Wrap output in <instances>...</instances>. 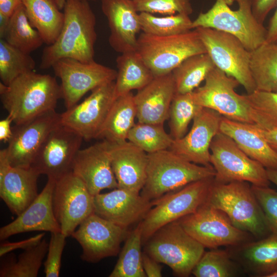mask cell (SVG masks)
Wrapping results in <instances>:
<instances>
[{
	"label": "cell",
	"instance_id": "obj_57",
	"mask_svg": "<svg viewBox=\"0 0 277 277\" xmlns=\"http://www.w3.org/2000/svg\"><path fill=\"white\" fill-rule=\"evenodd\" d=\"M83 1H89L90 0H83Z\"/></svg>",
	"mask_w": 277,
	"mask_h": 277
},
{
	"label": "cell",
	"instance_id": "obj_17",
	"mask_svg": "<svg viewBox=\"0 0 277 277\" xmlns=\"http://www.w3.org/2000/svg\"><path fill=\"white\" fill-rule=\"evenodd\" d=\"M61 124V115L51 111L12 127L13 134L3 150L13 167L31 166L36 155L49 134Z\"/></svg>",
	"mask_w": 277,
	"mask_h": 277
},
{
	"label": "cell",
	"instance_id": "obj_8",
	"mask_svg": "<svg viewBox=\"0 0 277 277\" xmlns=\"http://www.w3.org/2000/svg\"><path fill=\"white\" fill-rule=\"evenodd\" d=\"M214 179L192 182L152 202L154 207L140 222L143 243L164 226L196 212L206 202Z\"/></svg>",
	"mask_w": 277,
	"mask_h": 277
},
{
	"label": "cell",
	"instance_id": "obj_2",
	"mask_svg": "<svg viewBox=\"0 0 277 277\" xmlns=\"http://www.w3.org/2000/svg\"><path fill=\"white\" fill-rule=\"evenodd\" d=\"M0 98L13 123L20 125L55 110L62 91L54 77L32 71L8 85L1 82Z\"/></svg>",
	"mask_w": 277,
	"mask_h": 277
},
{
	"label": "cell",
	"instance_id": "obj_35",
	"mask_svg": "<svg viewBox=\"0 0 277 277\" xmlns=\"http://www.w3.org/2000/svg\"><path fill=\"white\" fill-rule=\"evenodd\" d=\"M140 223L129 231L118 260L109 277H145L142 264L143 244Z\"/></svg>",
	"mask_w": 277,
	"mask_h": 277
},
{
	"label": "cell",
	"instance_id": "obj_45",
	"mask_svg": "<svg viewBox=\"0 0 277 277\" xmlns=\"http://www.w3.org/2000/svg\"><path fill=\"white\" fill-rule=\"evenodd\" d=\"M271 232H277V191L268 187L251 185Z\"/></svg>",
	"mask_w": 277,
	"mask_h": 277
},
{
	"label": "cell",
	"instance_id": "obj_18",
	"mask_svg": "<svg viewBox=\"0 0 277 277\" xmlns=\"http://www.w3.org/2000/svg\"><path fill=\"white\" fill-rule=\"evenodd\" d=\"M83 138L61 124L47 136L31 167L41 175L57 180L72 170Z\"/></svg>",
	"mask_w": 277,
	"mask_h": 277
},
{
	"label": "cell",
	"instance_id": "obj_26",
	"mask_svg": "<svg viewBox=\"0 0 277 277\" xmlns=\"http://www.w3.org/2000/svg\"><path fill=\"white\" fill-rule=\"evenodd\" d=\"M111 156L118 188L140 193L147 178L148 154L126 141L112 143Z\"/></svg>",
	"mask_w": 277,
	"mask_h": 277
},
{
	"label": "cell",
	"instance_id": "obj_38",
	"mask_svg": "<svg viewBox=\"0 0 277 277\" xmlns=\"http://www.w3.org/2000/svg\"><path fill=\"white\" fill-rule=\"evenodd\" d=\"M140 20L143 32L158 36H167L184 33L192 28L189 15L177 13L158 17L153 14L140 12Z\"/></svg>",
	"mask_w": 277,
	"mask_h": 277
},
{
	"label": "cell",
	"instance_id": "obj_42",
	"mask_svg": "<svg viewBox=\"0 0 277 277\" xmlns=\"http://www.w3.org/2000/svg\"><path fill=\"white\" fill-rule=\"evenodd\" d=\"M245 96L251 108L254 124L277 127V92L255 90Z\"/></svg>",
	"mask_w": 277,
	"mask_h": 277
},
{
	"label": "cell",
	"instance_id": "obj_54",
	"mask_svg": "<svg viewBox=\"0 0 277 277\" xmlns=\"http://www.w3.org/2000/svg\"><path fill=\"white\" fill-rule=\"evenodd\" d=\"M9 19V17L0 13V35L4 32Z\"/></svg>",
	"mask_w": 277,
	"mask_h": 277
},
{
	"label": "cell",
	"instance_id": "obj_48",
	"mask_svg": "<svg viewBox=\"0 0 277 277\" xmlns=\"http://www.w3.org/2000/svg\"><path fill=\"white\" fill-rule=\"evenodd\" d=\"M159 263L145 251L143 252L142 264L146 276L161 277L162 276V267Z\"/></svg>",
	"mask_w": 277,
	"mask_h": 277
},
{
	"label": "cell",
	"instance_id": "obj_52",
	"mask_svg": "<svg viewBox=\"0 0 277 277\" xmlns=\"http://www.w3.org/2000/svg\"><path fill=\"white\" fill-rule=\"evenodd\" d=\"M275 8V11L270 18L267 28V43H277V5Z\"/></svg>",
	"mask_w": 277,
	"mask_h": 277
},
{
	"label": "cell",
	"instance_id": "obj_34",
	"mask_svg": "<svg viewBox=\"0 0 277 277\" xmlns=\"http://www.w3.org/2000/svg\"><path fill=\"white\" fill-rule=\"evenodd\" d=\"M215 67L207 53L194 54L186 58L172 71L176 93L185 94L192 92Z\"/></svg>",
	"mask_w": 277,
	"mask_h": 277
},
{
	"label": "cell",
	"instance_id": "obj_21",
	"mask_svg": "<svg viewBox=\"0 0 277 277\" xmlns=\"http://www.w3.org/2000/svg\"><path fill=\"white\" fill-rule=\"evenodd\" d=\"M93 204L96 214L126 228L141 222L153 206L140 193L118 188L94 196Z\"/></svg>",
	"mask_w": 277,
	"mask_h": 277
},
{
	"label": "cell",
	"instance_id": "obj_28",
	"mask_svg": "<svg viewBox=\"0 0 277 277\" xmlns=\"http://www.w3.org/2000/svg\"><path fill=\"white\" fill-rule=\"evenodd\" d=\"M220 131L230 137L248 156L266 169L277 170V153L252 124L222 116Z\"/></svg>",
	"mask_w": 277,
	"mask_h": 277
},
{
	"label": "cell",
	"instance_id": "obj_31",
	"mask_svg": "<svg viewBox=\"0 0 277 277\" xmlns=\"http://www.w3.org/2000/svg\"><path fill=\"white\" fill-rule=\"evenodd\" d=\"M136 108L132 92L118 96L110 110L98 139L120 144L127 141L130 130L135 125Z\"/></svg>",
	"mask_w": 277,
	"mask_h": 277
},
{
	"label": "cell",
	"instance_id": "obj_23",
	"mask_svg": "<svg viewBox=\"0 0 277 277\" xmlns=\"http://www.w3.org/2000/svg\"><path fill=\"white\" fill-rule=\"evenodd\" d=\"M56 180L48 177L47 182L36 198L12 222L0 229V240L21 233L43 231L61 232L54 213L53 194Z\"/></svg>",
	"mask_w": 277,
	"mask_h": 277
},
{
	"label": "cell",
	"instance_id": "obj_33",
	"mask_svg": "<svg viewBox=\"0 0 277 277\" xmlns=\"http://www.w3.org/2000/svg\"><path fill=\"white\" fill-rule=\"evenodd\" d=\"M0 37L11 45L28 54L44 43L39 33L30 24L23 4L9 17Z\"/></svg>",
	"mask_w": 277,
	"mask_h": 277
},
{
	"label": "cell",
	"instance_id": "obj_15",
	"mask_svg": "<svg viewBox=\"0 0 277 277\" xmlns=\"http://www.w3.org/2000/svg\"><path fill=\"white\" fill-rule=\"evenodd\" d=\"M52 201L55 216L67 238L94 213L93 196L72 171L56 180Z\"/></svg>",
	"mask_w": 277,
	"mask_h": 277
},
{
	"label": "cell",
	"instance_id": "obj_49",
	"mask_svg": "<svg viewBox=\"0 0 277 277\" xmlns=\"http://www.w3.org/2000/svg\"><path fill=\"white\" fill-rule=\"evenodd\" d=\"M252 125L266 140L271 148L277 153V127H264L256 124Z\"/></svg>",
	"mask_w": 277,
	"mask_h": 277
},
{
	"label": "cell",
	"instance_id": "obj_3",
	"mask_svg": "<svg viewBox=\"0 0 277 277\" xmlns=\"http://www.w3.org/2000/svg\"><path fill=\"white\" fill-rule=\"evenodd\" d=\"M224 212L237 228L262 239L271 233L263 211L248 182L213 181L205 202Z\"/></svg>",
	"mask_w": 277,
	"mask_h": 277
},
{
	"label": "cell",
	"instance_id": "obj_4",
	"mask_svg": "<svg viewBox=\"0 0 277 277\" xmlns=\"http://www.w3.org/2000/svg\"><path fill=\"white\" fill-rule=\"evenodd\" d=\"M215 175L212 165L192 163L169 149L148 153L147 178L140 194L152 202L190 183Z\"/></svg>",
	"mask_w": 277,
	"mask_h": 277
},
{
	"label": "cell",
	"instance_id": "obj_22",
	"mask_svg": "<svg viewBox=\"0 0 277 277\" xmlns=\"http://www.w3.org/2000/svg\"><path fill=\"white\" fill-rule=\"evenodd\" d=\"M40 175L32 167L11 166L3 150L0 151V196L13 214H20L38 196Z\"/></svg>",
	"mask_w": 277,
	"mask_h": 277
},
{
	"label": "cell",
	"instance_id": "obj_9",
	"mask_svg": "<svg viewBox=\"0 0 277 277\" xmlns=\"http://www.w3.org/2000/svg\"><path fill=\"white\" fill-rule=\"evenodd\" d=\"M210 150L215 182H246L255 186H269L270 182L266 168L248 156L227 135L219 132L211 142Z\"/></svg>",
	"mask_w": 277,
	"mask_h": 277
},
{
	"label": "cell",
	"instance_id": "obj_7",
	"mask_svg": "<svg viewBox=\"0 0 277 277\" xmlns=\"http://www.w3.org/2000/svg\"><path fill=\"white\" fill-rule=\"evenodd\" d=\"M136 51L154 76L171 73L190 56L207 53L195 29L167 36H158L142 32L137 37Z\"/></svg>",
	"mask_w": 277,
	"mask_h": 277
},
{
	"label": "cell",
	"instance_id": "obj_39",
	"mask_svg": "<svg viewBox=\"0 0 277 277\" xmlns=\"http://www.w3.org/2000/svg\"><path fill=\"white\" fill-rule=\"evenodd\" d=\"M48 245L46 239H43L37 245L25 250L16 262L1 267L0 276L36 277Z\"/></svg>",
	"mask_w": 277,
	"mask_h": 277
},
{
	"label": "cell",
	"instance_id": "obj_6",
	"mask_svg": "<svg viewBox=\"0 0 277 277\" xmlns=\"http://www.w3.org/2000/svg\"><path fill=\"white\" fill-rule=\"evenodd\" d=\"M239 8L233 10L226 0H216L207 11L192 21V28H210L236 37L249 51L266 42L267 29L254 16L250 0H236Z\"/></svg>",
	"mask_w": 277,
	"mask_h": 277
},
{
	"label": "cell",
	"instance_id": "obj_12",
	"mask_svg": "<svg viewBox=\"0 0 277 277\" xmlns=\"http://www.w3.org/2000/svg\"><path fill=\"white\" fill-rule=\"evenodd\" d=\"M205 248L235 246L251 241L250 233L235 227L221 210L205 203L196 212L177 220Z\"/></svg>",
	"mask_w": 277,
	"mask_h": 277
},
{
	"label": "cell",
	"instance_id": "obj_55",
	"mask_svg": "<svg viewBox=\"0 0 277 277\" xmlns=\"http://www.w3.org/2000/svg\"><path fill=\"white\" fill-rule=\"evenodd\" d=\"M60 9L62 10L64 9L66 0H55Z\"/></svg>",
	"mask_w": 277,
	"mask_h": 277
},
{
	"label": "cell",
	"instance_id": "obj_11",
	"mask_svg": "<svg viewBox=\"0 0 277 277\" xmlns=\"http://www.w3.org/2000/svg\"><path fill=\"white\" fill-rule=\"evenodd\" d=\"M216 67L237 80L247 94L256 90L250 69L251 52L235 36L216 29L195 28Z\"/></svg>",
	"mask_w": 277,
	"mask_h": 277
},
{
	"label": "cell",
	"instance_id": "obj_29",
	"mask_svg": "<svg viewBox=\"0 0 277 277\" xmlns=\"http://www.w3.org/2000/svg\"><path fill=\"white\" fill-rule=\"evenodd\" d=\"M31 26L47 45L53 44L62 29L64 14L55 0H22Z\"/></svg>",
	"mask_w": 277,
	"mask_h": 277
},
{
	"label": "cell",
	"instance_id": "obj_1",
	"mask_svg": "<svg viewBox=\"0 0 277 277\" xmlns=\"http://www.w3.org/2000/svg\"><path fill=\"white\" fill-rule=\"evenodd\" d=\"M64 21L55 42L43 50L40 68L52 67L57 61L70 58L84 63L94 60L97 39L96 17L89 1L66 0Z\"/></svg>",
	"mask_w": 277,
	"mask_h": 277
},
{
	"label": "cell",
	"instance_id": "obj_10",
	"mask_svg": "<svg viewBox=\"0 0 277 277\" xmlns=\"http://www.w3.org/2000/svg\"><path fill=\"white\" fill-rule=\"evenodd\" d=\"M239 82L215 67L208 74L205 84L191 92L197 105L215 111L232 120L254 124L251 108L245 96L235 89Z\"/></svg>",
	"mask_w": 277,
	"mask_h": 277
},
{
	"label": "cell",
	"instance_id": "obj_24",
	"mask_svg": "<svg viewBox=\"0 0 277 277\" xmlns=\"http://www.w3.org/2000/svg\"><path fill=\"white\" fill-rule=\"evenodd\" d=\"M101 9L110 30V46L121 53L136 50L137 34L142 30L133 0H101Z\"/></svg>",
	"mask_w": 277,
	"mask_h": 277
},
{
	"label": "cell",
	"instance_id": "obj_47",
	"mask_svg": "<svg viewBox=\"0 0 277 277\" xmlns=\"http://www.w3.org/2000/svg\"><path fill=\"white\" fill-rule=\"evenodd\" d=\"M253 14L256 20L263 24L269 13L277 5V0H250Z\"/></svg>",
	"mask_w": 277,
	"mask_h": 277
},
{
	"label": "cell",
	"instance_id": "obj_40",
	"mask_svg": "<svg viewBox=\"0 0 277 277\" xmlns=\"http://www.w3.org/2000/svg\"><path fill=\"white\" fill-rule=\"evenodd\" d=\"M229 251L217 248L205 252L194 267L196 277H231L238 275V268Z\"/></svg>",
	"mask_w": 277,
	"mask_h": 277
},
{
	"label": "cell",
	"instance_id": "obj_41",
	"mask_svg": "<svg viewBox=\"0 0 277 277\" xmlns=\"http://www.w3.org/2000/svg\"><path fill=\"white\" fill-rule=\"evenodd\" d=\"M202 108L194 102L191 92L175 93L168 117L170 134L174 140L180 139L186 134L189 124Z\"/></svg>",
	"mask_w": 277,
	"mask_h": 277
},
{
	"label": "cell",
	"instance_id": "obj_51",
	"mask_svg": "<svg viewBox=\"0 0 277 277\" xmlns=\"http://www.w3.org/2000/svg\"><path fill=\"white\" fill-rule=\"evenodd\" d=\"M22 4V0H0V13L10 17Z\"/></svg>",
	"mask_w": 277,
	"mask_h": 277
},
{
	"label": "cell",
	"instance_id": "obj_5",
	"mask_svg": "<svg viewBox=\"0 0 277 277\" xmlns=\"http://www.w3.org/2000/svg\"><path fill=\"white\" fill-rule=\"evenodd\" d=\"M145 243L144 251L159 263L168 266L175 275L181 277L192 273L205 248L177 221L159 229Z\"/></svg>",
	"mask_w": 277,
	"mask_h": 277
},
{
	"label": "cell",
	"instance_id": "obj_13",
	"mask_svg": "<svg viewBox=\"0 0 277 277\" xmlns=\"http://www.w3.org/2000/svg\"><path fill=\"white\" fill-rule=\"evenodd\" d=\"M52 68L61 81L62 99L66 109L77 104L89 91L115 81L117 76L116 70L95 61L84 63L64 58L55 62Z\"/></svg>",
	"mask_w": 277,
	"mask_h": 277
},
{
	"label": "cell",
	"instance_id": "obj_30",
	"mask_svg": "<svg viewBox=\"0 0 277 277\" xmlns=\"http://www.w3.org/2000/svg\"><path fill=\"white\" fill-rule=\"evenodd\" d=\"M116 63L117 70L115 89L117 97L144 88L154 77L136 50L121 53L116 58Z\"/></svg>",
	"mask_w": 277,
	"mask_h": 277
},
{
	"label": "cell",
	"instance_id": "obj_16",
	"mask_svg": "<svg viewBox=\"0 0 277 277\" xmlns=\"http://www.w3.org/2000/svg\"><path fill=\"white\" fill-rule=\"evenodd\" d=\"M127 229L93 213L81 223L71 236L82 248V259L95 263L118 253L121 244L129 232Z\"/></svg>",
	"mask_w": 277,
	"mask_h": 277
},
{
	"label": "cell",
	"instance_id": "obj_32",
	"mask_svg": "<svg viewBox=\"0 0 277 277\" xmlns=\"http://www.w3.org/2000/svg\"><path fill=\"white\" fill-rule=\"evenodd\" d=\"M250 69L256 90L277 92V43L265 42L251 51Z\"/></svg>",
	"mask_w": 277,
	"mask_h": 277
},
{
	"label": "cell",
	"instance_id": "obj_20",
	"mask_svg": "<svg viewBox=\"0 0 277 277\" xmlns=\"http://www.w3.org/2000/svg\"><path fill=\"white\" fill-rule=\"evenodd\" d=\"M222 116L214 110L202 108L193 120L187 134L174 140L169 150L192 163L210 166V145L220 132Z\"/></svg>",
	"mask_w": 277,
	"mask_h": 277
},
{
	"label": "cell",
	"instance_id": "obj_43",
	"mask_svg": "<svg viewBox=\"0 0 277 277\" xmlns=\"http://www.w3.org/2000/svg\"><path fill=\"white\" fill-rule=\"evenodd\" d=\"M137 11L165 15L193 12L190 0H133Z\"/></svg>",
	"mask_w": 277,
	"mask_h": 277
},
{
	"label": "cell",
	"instance_id": "obj_27",
	"mask_svg": "<svg viewBox=\"0 0 277 277\" xmlns=\"http://www.w3.org/2000/svg\"><path fill=\"white\" fill-rule=\"evenodd\" d=\"M232 247L231 258L249 274L268 277L277 270V232Z\"/></svg>",
	"mask_w": 277,
	"mask_h": 277
},
{
	"label": "cell",
	"instance_id": "obj_56",
	"mask_svg": "<svg viewBox=\"0 0 277 277\" xmlns=\"http://www.w3.org/2000/svg\"><path fill=\"white\" fill-rule=\"evenodd\" d=\"M268 277H277V270L270 274Z\"/></svg>",
	"mask_w": 277,
	"mask_h": 277
},
{
	"label": "cell",
	"instance_id": "obj_44",
	"mask_svg": "<svg viewBox=\"0 0 277 277\" xmlns=\"http://www.w3.org/2000/svg\"><path fill=\"white\" fill-rule=\"evenodd\" d=\"M66 238L62 232L51 233L47 256L44 263L46 277H57L60 275L62 255Z\"/></svg>",
	"mask_w": 277,
	"mask_h": 277
},
{
	"label": "cell",
	"instance_id": "obj_36",
	"mask_svg": "<svg viewBox=\"0 0 277 277\" xmlns=\"http://www.w3.org/2000/svg\"><path fill=\"white\" fill-rule=\"evenodd\" d=\"M127 140L148 154L169 149L174 139L165 131L164 124L138 122L130 130Z\"/></svg>",
	"mask_w": 277,
	"mask_h": 277
},
{
	"label": "cell",
	"instance_id": "obj_25",
	"mask_svg": "<svg viewBox=\"0 0 277 277\" xmlns=\"http://www.w3.org/2000/svg\"><path fill=\"white\" fill-rule=\"evenodd\" d=\"M176 88L171 73L154 76L134 95L138 122L164 124L168 120Z\"/></svg>",
	"mask_w": 277,
	"mask_h": 277
},
{
	"label": "cell",
	"instance_id": "obj_50",
	"mask_svg": "<svg viewBox=\"0 0 277 277\" xmlns=\"http://www.w3.org/2000/svg\"><path fill=\"white\" fill-rule=\"evenodd\" d=\"M13 123L12 118L9 115L0 121V140L3 142H8L13 134V129L11 124Z\"/></svg>",
	"mask_w": 277,
	"mask_h": 277
},
{
	"label": "cell",
	"instance_id": "obj_19",
	"mask_svg": "<svg viewBox=\"0 0 277 277\" xmlns=\"http://www.w3.org/2000/svg\"><path fill=\"white\" fill-rule=\"evenodd\" d=\"M112 143L105 140L80 149L74 159L71 171L85 184L93 196L105 189H116L118 184L111 165Z\"/></svg>",
	"mask_w": 277,
	"mask_h": 277
},
{
	"label": "cell",
	"instance_id": "obj_37",
	"mask_svg": "<svg viewBox=\"0 0 277 277\" xmlns=\"http://www.w3.org/2000/svg\"><path fill=\"white\" fill-rule=\"evenodd\" d=\"M35 62L25 53L0 38L1 82L8 85L18 76L34 71Z\"/></svg>",
	"mask_w": 277,
	"mask_h": 277
},
{
	"label": "cell",
	"instance_id": "obj_14",
	"mask_svg": "<svg viewBox=\"0 0 277 277\" xmlns=\"http://www.w3.org/2000/svg\"><path fill=\"white\" fill-rule=\"evenodd\" d=\"M116 97L115 81L102 85L92 90L82 102L61 114V124L84 140L98 139Z\"/></svg>",
	"mask_w": 277,
	"mask_h": 277
},
{
	"label": "cell",
	"instance_id": "obj_53",
	"mask_svg": "<svg viewBox=\"0 0 277 277\" xmlns=\"http://www.w3.org/2000/svg\"><path fill=\"white\" fill-rule=\"evenodd\" d=\"M266 169L267 176L269 181L277 186V170Z\"/></svg>",
	"mask_w": 277,
	"mask_h": 277
},
{
	"label": "cell",
	"instance_id": "obj_46",
	"mask_svg": "<svg viewBox=\"0 0 277 277\" xmlns=\"http://www.w3.org/2000/svg\"><path fill=\"white\" fill-rule=\"evenodd\" d=\"M45 233L38 234L29 239L16 242L3 243L0 245V256L18 249L26 250L37 245L43 239Z\"/></svg>",
	"mask_w": 277,
	"mask_h": 277
}]
</instances>
